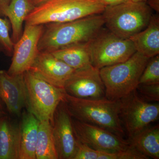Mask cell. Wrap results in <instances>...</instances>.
I'll list each match as a JSON object with an SVG mask.
<instances>
[{
	"instance_id": "22",
	"label": "cell",
	"mask_w": 159,
	"mask_h": 159,
	"mask_svg": "<svg viewBox=\"0 0 159 159\" xmlns=\"http://www.w3.org/2000/svg\"><path fill=\"white\" fill-rule=\"evenodd\" d=\"M139 84H159V54L151 57L146 65Z\"/></svg>"
},
{
	"instance_id": "1",
	"label": "cell",
	"mask_w": 159,
	"mask_h": 159,
	"mask_svg": "<svg viewBox=\"0 0 159 159\" xmlns=\"http://www.w3.org/2000/svg\"><path fill=\"white\" fill-rule=\"evenodd\" d=\"M49 24L40 38L39 52H51L88 43L104 26V20L100 14L67 22Z\"/></svg>"
},
{
	"instance_id": "16",
	"label": "cell",
	"mask_w": 159,
	"mask_h": 159,
	"mask_svg": "<svg viewBox=\"0 0 159 159\" xmlns=\"http://www.w3.org/2000/svg\"><path fill=\"white\" fill-rule=\"evenodd\" d=\"M20 125L0 115V159H19Z\"/></svg>"
},
{
	"instance_id": "27",
	"label": "cell",
	"mask_w": 159,
	"mask_h": 159,
	"mask_svg": "<svg viewBox=\"0 0 159 159\" xmlns=\"http://www.w3.org/2000/svg\"><path fill=\"white\" fill-rule=\"evenodd\" d=\"M101 1L106 6H115L130 2L129 0H101Z\"/></svg>"
},
{
	"instance_id": "31",
	"label": "cell",
	"mask_w": 159,
	"mask_h": 159,
	"mask_svg": "<svg viewBox=\"0 0 159 159\" xmlns=\"http://www.w3.org/2000/svg\"><path fill=\"white\" fill-rule=\"evenodd\" d=\"M1 98H0V115H2V114H5V113L3 111V108L2 105V102H1Z\"/></svg>"
},
{
	"instance_id": "18",
	"label": "cell",
	"mask_w": 159,
	"mask_h": 159,
	"mask_svg": "<svg viewBox=\"0 0 159 159\" xmlns=\"http://www.w3.org/2000/svg\"><path fill=\"white\" fill-rule=\"evenodd\" d=\"M131 146L148 158L159 159V125L148 126L129 140Z\"/></svg>"
},
{
	"instance_id": "25",
	"label": "cell",
	"mask_w": 159,
	"mask_h": 159,
	"mask_svg": "<svg viewBox=\"0 0 159 159\" xmlns=\"http://www.w3.org/2000/svg\"><path fill=\"white\" fill-rule=\"evenodd\" d=\"M136 90L139 97L145 101L148 102H159V84H139Z\"/></svg>"
},
{
	"instance_id": "3",
	"label": "cell",
	"mask_w": 159,
	"mask_h": 159,
	"mask_svg": "<svg viewBox=\"0 0 159 159\" xmlns=\"http://www.w3.org/2000/svg\"><path fill=\"white\" fill-rule=\"evenodd\" d=\"M105 7L101 0H48L29 13L25 20V25L72 21L102 14Z\"/></svg>"
},
{
	"instance_id": "11",
	"label": "cell",
	"mask_w": 159,
	"mask_h": 159,
	"mask_svg": "<svg viewBox=\"0 0 159 159\" xmlns=\"http://www.w3.org/2000/svg\"><path fill=\"white\" fill-rule=\"evenodd\" d=\"M70 96L86 99L105 97V88L101 79L99 69L91 65L75 70L64 86Z\"/></svg>"
},
{
	"instance_id": "32",
	"label": "cell",
	"mask_w": 159,
	"mask_h": 159,
	"mask_svg": "<svg viewBox=\"0 0 159 159\" xmlns=\"http://www.w3.org/2000/svg\"><path fill=\"white\" fill-rule=\"evenodd\" d=\"M129 1L135 2H146L147 0H129Z\"/></svg>"
},
{
	"instance_id": "9",
	"label": "cell",
	"mask_w": 159,
	"mask_h": 159,
	"mask_svg": "<svg viewBox=\"0 0 159 159\" xmlns=\"http://www.w3.org/2000/svg\"><path fill=\"white\" fill-rule=\"evenodd\" d=\"M72 122L77 140L95 150L115 152L126 150L131 147L129 140H125L110 131L74 118Z\"/></svg>"
},
{
	"instance_id": "8",
	"label": "cell",
	"mask_w": 159,
	"mask_h": 159,
	"mask_svg": "<svg viewBox=\"0 0 159 159\" xmlns=\"http://www.w3.org/2000/svg\"><path fill=\"white\" fill-rule=\"evenodd\" d=\"M120 100V119L129 140L158 119L159 103L142 99L136 89Z\"/></svg>"
},
{
	"instance_id": "20",
	"label": "cell",
	"mask_w": 159,
	"mask_h": 159,
	"mask_svg": "<svg viewBox=\"0 0 159 159\" xmlns=\"http://www.w3.org/2000/svg\"><path fill=\"white\" fill-rule=\"evenodd\" d=\"M87 44L70 46L50 53L74 70L84 68L92 65Z\"/></svg>"
},
{
	"instance_id": "15",
	"label": "cell",
	"mask_w": 159,
	"mask_h": 159,
	"mask_svg": "<svg viewBox=\"0 0 159 159\" xmlns=\"http://www.w3.org/2000/svg\"><path fill=\"white\" fill-rule=\"evenodd\" d=\"M39 123V120L31 113H23L19 123V159H36L35 151Z\"/></svg>"
},
{
	"instance_id": "12",
	"label": "cell",
	"mask_w": 159,
	"mask_h": 159,
	"mask_svg": "<svg viewBox=\"0 0 159 159\" xmlns=\"http://www.w3.org/2000/svg\"><path fill=\"white\" fill-rule=\"evenodd\" d=\"M72 119L65 103L61 101L54 112L52 124L58 159H74L76 153L77 140Z\"/></svg>"
},
{
	"instance_id": "10",
	"label": "cell",
	"mask_w": 159,
	"mask_h": 159,
	"mask_svg": "<svg viewBox=\"0 0 159 159\" xmlns=\"http://www.w3.org/2000/svg\"><path fill=\"white\" fill-rule=\"evenodd\" d=\"M43 30V25H25L21 36L14 44L8 74L18 75L30 70L39 52L38 44Z\"/></svg>"
},
{
	"instance_id": "17",
	"label": "cell",
	"mask_w": 159,
	"mask_h": 159,
	"mask_svg": "<svg viewBox=\"0 0 159 159\" xmlns=\"http://www.w3.org/2000/svg\"><path fill=\"white\" fill-rule=\"evenodd\" d=\"M137 52L151 58L159 54V17L152 15L148 26L129 39Z\"/></svg>"
},
{
	"instance_id": "30",
	"label": "cell",
	"mask_w": 159,
	"mask_h": 159,
	"mask_svg": "<svg viewBox=\"0 0 159 159\" xmlns=\"http://www.w3.org/2000/svg\"><path fill=\"white\" fill-rule=\"evenodd\" d=\"M48 0H29L31 4L33 5L34 7H37L38 6H41L48 2Z\"/></svg>"
},
{
	"instance_id": "28",
	"label": "cell",
	"mask_w": 159,
	"mask_h": 159,
	"mask_svg": "<svg viewBox=\"0 0 159 159\" xmlns=\"http://www.w3.org/2000/svg\"><path fill=\"white\" fill-rule=\"evenodd\" d=\"M11 0H0V16H5V12Z\"/></svg>"
},
{
	"instance_id": "26",
	"label": "cell",
	"mask_w": 159,
	"mask_h": 159,
	"mask_svg": "<svg viewBox=\"0 0 159 159\" xmlns=\"http://www.w3.org/2000/svg\"><path fill=\"white\" fill-rule=\"evenodd\" d=\"M99 152L77 140V151L74 159H98Z\"/></svg>"
},
{
	"instance_id": "29",
	"label": "cell",
	"mask_w": 159,
	"mask_h": 159,
	"mask_svg": "<svg viewBox=\"0 0 159 159\" xmlns=\"http://www.w3.org/2000/svg\"><path fill=\"white\" fill-rule=\"evenodd\" d=\"M148 6L157 12L159 11V0H147Z\"/></svg>"
},
{
	"instance_id": "19",
	"label": "cell",
	"mask_w": 159,
	"mask_h": 159,
	"mask_svg": "<svg viewBox=\"0 0 159 159\" xmlns=\"http://www.w3.org/2000/svg\"><path fill=\"white\" fill-rule=\"evenodd\" d=\"M35 8L29 0H11L5 12L12 28V39L14 44L21 36L23 24L29 13Z\"/></svg>"
},
{
	"instance_id": "21",
	"label": "cell",
	"mask_w": 159,
	"mask_h": 159,
	"mask_svg": "<svg viewBox=\"0 0 159 159\" xmlns=\"http://www.w3.org/2000/svg\"><path fill=\"white\" fill-rule=\"evenodd\" d=\"M35 156L36 159H58L50 121H40Z\"/></svg>"
},
{
	"instance_id": "2",
	"label": "cell",
	"mask_w": 159,
	"mask_h": 159,
	"mask_svg": "<svg viewBox=\"0 0 159 159\" xmlns=\"http://www.w3.org/2000/svg\"><path fill=\"white\" fill-rule=\"evenodd\" d=\"M63 102L74 119L97 125L124 137L125 129L120 117V100L106 98L81 99L66 93Z\"/></svg>"
},
{
	"instance_id": "14",
	"label": "cell",
	"mask_w": 159,
	"mask_h": 159,
	"mask_svg": "<svg viewBox=\"0 0 159 159\" xmlns=\"http://www.w3.org/2000/svg\"><path fill=\"white\" fill-rule=\"evenodd\" d=\"M0 98L10 114L20 116L26 102L24 74L11 75L0 70Z\"/></svg>"
},
{
	"instance_id": "6",
	"label": "cell",
	"mask_w": 159,
	"mask_h": 159,
	"mask_svg": "<svg viewBox=\"0 0 159 159\" xmlns=\"http://www.w3.org/2000/svg\"><path fill=\"white\" fill-rule=\"evenodd\" d=\"M23 74L28 111L40 121H50L52 124L54 112L63 101L65 91L38 77L30 70Z\"/></svg>"
},
{
	"instance_id": "24",
	"label": "cell",
	"mask_w": 159,
	"mask_h": 159,
	"mask_svg": "<svg viewBox=\"0 0 159 159\" xmlns=\"http://www.w3.org/2000/svg\"><path fill=\"white\" fill-rule=\"evenodd\" d=\"M10 25L9 20L0 16V48L8 54L13 53L14 45L9 34Z\"/></svg>"
},
{
	"instance_id": "5",
	"label": "cell",
	"mask_w": 159,
	"mask_h": 159,
	"mask_svg": "<svg viewBox=\"0 0 159 159\" xmlns=\"http://www.w3.org/2000/svg\"><path fill=\"white\" fill-rule=\"evenodd\" d=\"M107 29L123 39H130L145 29L152 16L146 2H128L106 6L102 13Z\"/></svg>"
},
{
	"instance_id": "7",
	"label": "cell",
	"mask_w": 159,
	"mask_h": 159,
	"mask_svg": "<svg viewBox=\"0 0 159 159\" xmlns=\"http://www.w3.org/2000/svg\"><path fill=\"white\" fill-rule=\"evenodd\" d=\"M87 47L92 65L98 69L124 62L136 52L130 39L119 37L104 27Z\"/></svg>"
},
{
	"instance_id": "23",
	"label": "cell",
	"mask_w": 159,
	"mask_h": 159,
	"mask_svg": "<svg viewBox=\"0 0 159 159\" xmlns=\"http://www.w3.org/2000/svg\"><path fill=\"white\" fill-rule=\"evenodd\" d=\"M148 157L139 152L131 146L125 150L115 152L99 151L98 159H148Z\"/></svg>"
},
{
	"instance_id": "13",
	"label": "cell",
	"mask_w": 159,
	"mask_h": 159,
	"mask_svg": "<svg viewBox=\"0 0 159 159\" xmlns=\"http://www.w3.org/2000/svg\"><path fill=\"white\" fill-rule=\"evenodd\" d=\"M29 70L49 83L63 89L75 70L50 52L39 51Z\"/></svg>"
},
{
	"instance_id": "4",
	"label": "cell",
	"mask_w": 159,
	"mask_h": 159,
	"mask_svg": "<svg viewBox=\"0 0 159 159\" xmlns=\"http://www.w3.org/2000/svg\"><path fill=\"white\" fill-rule=\"evenodd\" d=\"M149 59L136 51L124 62L99 69L105 98L119 100L135 90Z\"/></svg>"
}]
</instances>
